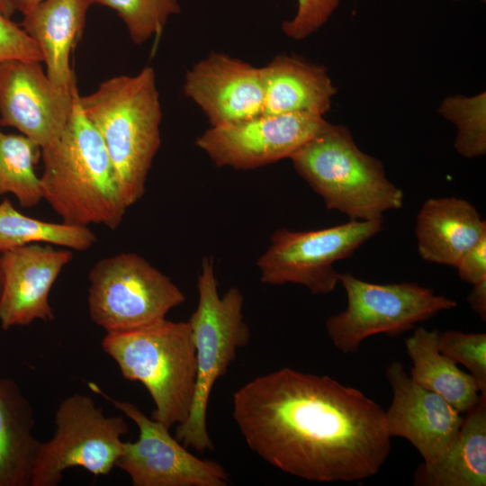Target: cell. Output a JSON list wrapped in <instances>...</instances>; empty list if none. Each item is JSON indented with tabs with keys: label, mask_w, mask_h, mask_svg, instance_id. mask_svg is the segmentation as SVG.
<instances>
[{
	"label": "cell",
	"mask_w": 486,
	"mask_h": 486,
	"mask_svg": "<svg viewBox=\"0 0 486 486\" xmlns=\"http://www.w3.org/2000/svg\"><path fill=\"white\" fill-rule=\"evenodd\" d=\"M347 299L346 308L330 315L325 328L336 348L356 354L364 340L377 334L398 336L457 302L416 283L379 284L350 273L339 274Z\"/></svg>",
	"instance_id": "52a82bcc"
},
{
	"label": "cell",
	"mask_w": 486,
	"mask_h": 486,
	"mask_svg": "<svg viewBox=\"0 0 486 486\" xmlns=\"http://www.w3.org/2000/svg\"><path fill=\"white\" fill-rule=\"evenodd\" d=\"M78 97L77 92L59 137L41 148L43 199L65 223L115 230L128 207L104 141L84 114Z\"/></svg>",
	"instance_id": "7a4b0ae2"
},
{
	"label": "cell",
	"mask_w": 486,
	"mask_h": 486,
	"mask_svg": "<svg viewBox=\"0 0 486 486\" xmlns=\"http://www.w3.org/2000/svg\"><path fill=\"white\" fill-rule=\"evenodd\" d=\"M122 377L140 382L155 409L151 418L166 428L184 422L196 381V356L188 321L164 319L144 327L106 332L101 344Z\"/></svg>",
	"instance_id": "5b68a950"
},
{
	"label": "cell",
	"mask_w": 486,
	"mask_h": 486,
	"mask_svg": "<svg viewBox=\"0 0 486 486\" xmlns=\"http://www.w3.org/2000/svg\"><path fill=\"white\" fill-rule=\"evenodd\" d=\"M290 159L327 208L351 220L382 219L403 204V192L387 178L382 163L362 151L346 126L326 122Z\"/></svg>",
	"instance_id": "277c9868"
},
{
	"label": "cell",
	"mask_w": 486,
	"mask_h": 486,
	"mask_svg": "<svg viewBox=\"0 0 486 486\" xmlns=\"http://www.w3.org/2000/svg\"><path fill=\"white\" fill-rule=\"evenodd\" d=\"M94 3L116 11L131 40L138 45L159 36L168 18L181 12L177 0H94Z\"/></svg>",
	"instance_id": "484cf974"
},
{
	"label": "cell",
	"mask_w": 486,
	"mask_h": 486,
	"mask_svg": "<svg viewBox=\"0 0 486 486\" xmlns=\"http://www.w3.org/2000/svg\"><path fill=\"white\" fill-rule=\"evenodd\" d=\"M1 256H2V253L0 252V293H1V289H2Z\"/></svg>",
	"instance_id": "836d02e7"
},
{
	"label": "cell",
	"mask_w": 486,
	"mask_h": 486,
	"mask_svg": "<svg viewBox=\"0 0 486 486\" xmlns=\"http://www.w3.org/2000/svg\"><path fill=\"white\" fill-rule=\"evenodd\" d=\"M415 486L486 485V394L466 412L449 448L431 463L420 464Z\"/></svg>",
	"instance_id": "ffe728a7"
},
{
	"label": "cell",
	"mask_w": 486,
	"mask_h": 486,
	"mask_svg": "<svg viewBox=\"0 0 486 486\" xmlns=\"http://www.w3.org/2000/svg\"><path fill=\"white\" fill-rule=\"evenodd\" d=\"M338 5L339 0H297L296 13L283 22V32L292 40H304L326 23Z\"/></svg>",
	"instance_id": "83f0119b"
},
{
	"label": "cell",
	"mask_w": 486,
	"mask_h": 486,
	"mask_svg": "<svg viewBox=\"0 0 486 486\" xmlns=\"http://www.w3.org/2000/svg\"><path fill=\"white\" fill-rule=\"evenodd\" d=\"M42 0H11L14 10L20 11L22 14L35 6Z\"/></svg>",
	"instance_id": "1f68e13d"
},
{
	"label": "cell",
	"mask_w": 486,
	"mask_h": 486,
	"mask_svg": "<svg viewBox=\"0 0 486 486\" xmlns=\"http://www.w3.org/2000/svg\"><path fill=\"white\" fill-rule=\"evenodd\" d=\"M139 428L135 442H124L115 466L124 471L134 486H227L230 481L216 462L191 454L162 423L148 418L133 403L110 398L89 383Z\"/></svg>",
	"instance_id": "8fae6325"
},
{
	"label": "cell",
	"mask_w": 486,
	"mask_h": 486,
	"mask_svg": "<svg viewBox=\"0 0 486 486\" xmlns=\"http://www.w3.org/2000/svg\"><path fill=\"white\" fill-rule=\"evenodd\" d=\"M263 114L313 113L330 110L337 93L327 68L295 54H279L262 67Z\"/></svg>",
	"instance_id": "ac0fdd59"
},
{
	"label": "cell",
	"mask_w": 486,
	"mask_h": 486,
	"mask_svg": "<svg viewBox=\"0 0 486 486\" xmlns=\"http://www.w3.org/2000/svg\"><path fill=\"white\" fill-rule=\"evenodd\" d=\"M480 1H482V2H485V0H480Z\"/></svg>",
	"instance_id": "e575fe53"
},
{
	"label": "cell",
	"mask_w": 486,
	"mask_h": 486,
	"mask_svg": "<svg viewBox=\"0 0 486 486\" xmlns=\"http://www.w3.org/2000/svg\"><path fill=\"white\" fill-rule=\"evenodd\" d=\"M326 122L313 113L261 114L211 126L195 144L218 167L255 169L290 158Z\"/></svg>",
	"instance_id": "7c38bea8"
},
{
	"label": "cell",
	"mask_w": 486,
	"mask_h": 486,
	"mask_svg": "<svg viewBox=\"0 0 486 486\" xmlns=\"http://www.w3.org/2000/svg\"><path fill=\"white\" fill-rule=\"evenodd\" d=\"M14 12V8L11 0H0V14L10 18Z\"/></svg>",
	"instance_id": "d6a6232c"
},
{
	"label": "cell",
	"mask_w": 486,
	"mask_h": 486,
	"mask_svg": "<svg viewBox=\"0 0 486 486\" xmlns=\"http://www.w3.org/2000/svg\"><path fill=\"white\" fill-rule=\"evenodd\" d=\"M10 59L43 62L34 40L10 18L0 14V63Z\"/></svg>",
	"instance_id": "f1b7e54d"
},
{
	"label": "cell",
	"mask_w": 486,
	"mask_h": 486,
	"mask_svg": "<svg viewBox=\"0 0 486 486\" xmlns=\"http://www.w3.org/2000/svg\"><path fill=\"white\" fill-rule=\"evenodd\" d=\"M232 406L248 446L302 479L364 480L379 472L391 452L385 410L328 375L284 367L241 386Z\"/></svg>",
	"instance_id": "6da1fadb"
},
{
	"label": "cell",
	"mask_w": 486,
	"mask_h": 486,
	"mask_svg": "<svg viewBox=\"0 0 486 486\" xmlns=\"http://www.w3.org/2000/svg\"><path fill=\"white\" fill-rule=\"evenodd\" d=\"M383 229V219L351 220L320 230H276L256 266L263 284H297L312 294H328L339 282L335 262L351 256Z\"/></svg>",
	"instance_id": "30bf717a"
},
{
	"label": "cell",
	"mask_w": 486,
	"mask_h": 486,
	"mask_svg": "<svg viewBox=\"0 0 486 486\" xmlns=\"http://www.w3.org/2000/svg\"><path fill=\"white\" fill-rule=\"evenodd\" d=\"M88 281L89 316L106 332L158 322L185 301L167 275L132 252L100 259L89 271Z\"/></svg>",
	"instance_id": "ba28073f"
},
{
	"label": "cell",
	"mask_w": 486,
	"mask_h": 486,
	"mask_svg": "<svg viewBox=\"0 0 486 486\" xmlns=\"http://www.w3.org/2000/svg\"><path fill=\"white\" fill-rule=\"evenodd\" d=\"M438 112L455 125V150L472 158L486 153V93L473 96L454 95L444 99Z\"/></svg>",
	"instance_id": "d4e9b609"
},
{
	"label": "cell",
	"mask_w": 486,
	"mask_h": 486,
	"mask_svg": "<svg viewBox=\"0 0 486 486\" xmlns=\"http://www.w3.org/2000/svg\"><path fill=\"white\" fill-rule=\"evenodd\" d=\"M392 400L385 410L391 437L408 440L424 463L442 455L454 440L464 418L446 399L417 384L399 361L385 370Z\"/></svg>",
	"instance_id": "9a60e30c"
},
{
	"label": "cell",
	"mask_w": 486,
	"mask_h": 486,
	"mask_svg": "<svg viewBox=\"0 0 486 486\" xmlns=\"http://www.w3.org/2000/svg\"><path fill=\"white\" fill-rule=\"evenodd\" d=\"M415 232L421 258L456 267L463 256L486 235V221L464 199L430 198L418 213Z\"/></svg>",
	"instance_id": "e0dca14e"
},
{
	"label": "cell",
	"mask_w": 486,
	"mask_h": 486,
	"mask_svg": "<svg viewBox=\"0 0 486 486\" xmlns=\"http://www.w3.org/2000/svg\"><path fill=\"white\" fill-rule=\"evenodd\" d=\"M198 303L188 322L195 346L196 381L189 415L177 425L175 437L186 448L212 450L207 430V410L212 390L226 374L239 348L250 340V329L242 313L244 297L231 287L221 297L212 258L204 257L197 279Z\"/></svg>",
	"instance_id": "8992f818"
},
{
	"label": "cell",
	"mask_w": 486,
	"mask_h": 486,
	"mask_svg": "<svg viewBox=\"0 0 486 486\" xmlns=\"http://www.w3.org/2000/svg\"><path fill=\"white\" fill-rule=\"evenodd\" d=\"M55 426L53 436L40 443L31 486H57L73 467L107 475L122 453V436L129 433L122 416H106L92 397L81 393L59 403Z\"/></svg>",
	"instance_id": "9c48e42d"
},
{
	"label": "cell",
	"mask_w": 486,
	"mask_h": 486,
	"mask_svg": "<svg viewBox=\"0 0 486 486\" xmlns=\"http://www.w3.org/2000/svg\"><path fill=\"white\" fill-rule=\"evenodd\" d=\"M184 94L204 113L211 126H221L263 114L262 68L212 51L184 76Z\"/></svg>",
	"instance_id": "5bb4252c"
},
{
	"label": "cell",
	"mask_w": 486,
	"mask_h": 486,
	"mask_svg": "<svg viewBox=\"0 0 486 486\" xmlns=\"http://www.w3.org/2000/svg\"><path fill=\"white\" fill-rule=\"evenodd\" d=\"M456 268L459 277L472 285L486 280V235L463 256Z\"/></svg>",
	"instance_id": "f546056e"
},
{
	"label": "cell",
	"mask_w": 486,
	"mask_h": 486,
	"mask_svg": "<svg viewBox=\"0 0 486 486\" xmlns=\"http://www.w3.org/2000/svg\"><path fill=\"white\" fill-rule=\"evenodd\" d=\"M33 409L9 378H0V486H31L40 441Z\"/></svg>",
	"instance_id": "44dd1931"
},
{
	"label": "cell",
	"mask_w": 486,
	"mask_h": 486,
	"mask_svg": "<svg viewBox=\"0 0 486 486\" xmlns=\"http://www.w3.org/2000/svg\"><path fill=\"white\" fill-rule=\"evenodd\" d=\"M438 335L437 329L419 326L405 339L407 355L413 363L410 376L419 386L442 396L458 412L466 413L481 393L472 374L439 350Z\"/></svg>",
	"instance_id": "7402d4cb"
},
{
	"label": "cell",
	"mask_w": 486,
	"mask_h": 486,
	"mask_svg": "<svg viewBox=\"0 0 486 486\" xmlns=\"http://www.w3.org/2000/svg\"><path fill=\"white\" fill-rule=\"evenodd\" d=\"M97 241L87 226L49 222L28 217L4 198L0 202V252L33 243L86 251Z\"/></svg>",
	"instance_id": "603a6c76"
},
{
	"label": "cell",
	"mask_w": 486,
	"mask_h": 486,
	"mask_svg": "<svg viewBox=\"0 0 486 486\" xmlns=\"http://www.w3.org/2000/svg\"><path fill=\"white\" fill-rule=\"evenodd\" d=\"M70 249L33 243L2 253L0 325L4 330L37 320H53L50 292L72 260Z\"/></svg>",
	"instance_id": "2e32d148"
},
{
	"label": "cell",
	"mask_w": 486,
	"mask_h": 486,
	"mask_svg": "<svg viewBox=\"0 0 486 486\" xmlns=\"http://www.w3.org/2000/svg\"><path fill=\"white\" fill-rule=\"evenodd\" d=\"M438 348L456 364L469 369L481 394H486V334L439 331Z\"/></svg>",
	"instance_id": "4316f807"
},
{
	"label": "cell",
	"mask_w": 486,
	"mask_h": 486,
	"mask_svg": "<svg viewBox=\"0 0 486 486\" xmlns=\"http://www.w3.org/2000/svg\"><path fill=\"white\" fill-rule=\"evenodd\" d=\"M76 84L58 86L40 61L0 63V125L13 127L40 149L56 140L73 112Z\"/></svg>",
	"instance_id": "4fadbf2b"
},
{
	"label": "cell",
	"mask_w": 486,
	"mask_h": 486,
	"mask_svg": "<svg viewBox=\"0 0 486 486\" xmlns=\"http://www.w3.org/2000/svg\"><path fill=\"white\" fill-rule=\"evenodd\" d=\"M40 148L22 134H7L0 129V195L12 194L24 208H33L43 199L35 165Z\"/></svg>",
	"instance_id": "cb8c5ba5"
},
{
	"label": "cell",
	"mask_w": 486,
	"mask_h": 486,
	"mask_svg": "<svg viewBox=\"0 0 486 486\" xmlns=\"http://www.w3.org/2000/svg\"><path fill=\"white\" fill-rule=\"evenodd\" d=\"M78 100L104 141L121 196L129 208L145 194L161 143L162 110L155 71L145 67L135 76L112 77Z\"/></svg>",
	"instance_id": "3957f363"
},
{
	"label": "cell",
	"mask_w": 486,
	"mask_h": 486,
	"mask_svg": "<svg viewBox=\"0 0 486 486\" xmlns=\"http://www.w3.org/2000/svg\"><path fill=\"white\" fill-rule=\"evenodd\" d=\"M94 0H42L23 14L22 27L38 45L47 76L58 86L71 87L76 76L70 56L80 40L86 12Z\"/></svg>",
	"instance_id": "d6986e66"
},
{
	"label": "cell",
	"mask_w": 486,
	"mask_h": 486,
	"mask_svg": "<svg viewBox=\"0 0 486 486\" xmlns=\"http://www.w3.org/2000/svg\"><path fill=\"white\" fill-rule=\"evenodd\" d=\"M467 302L472 310L475 311L481 319L486 320V280L473 284V288L467 296Z\"/></svg>",
	"instance_id": "4dcf8cb0"
}]
</instances>
